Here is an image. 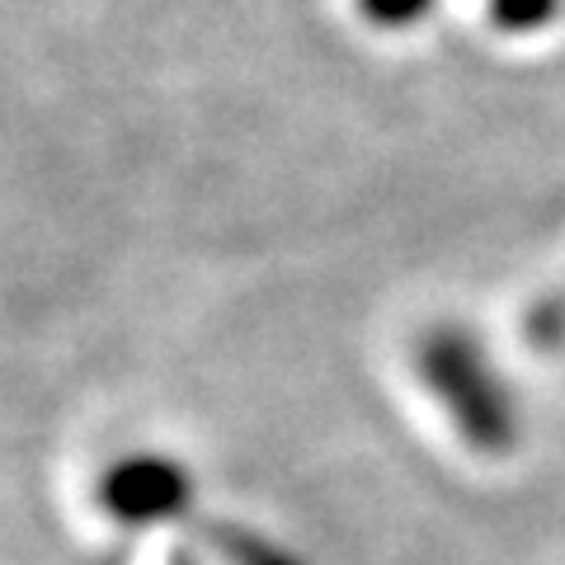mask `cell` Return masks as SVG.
I'll return each instance as SVG.
<instances>
[{
    "label": "cell",
    "instance_id": "1",
    "mask_svg": "<svg viewBox=\"0 0 565 565\" xmlns=\"http://www.w3.org/2000/svg\"><path fill=\"white\" fill-rule=\"evenodd\" d=\"M104 504H109V514L128 523H156L184 504V486L166 462H128L104 476Z\"/></svg>",
    "mask_w": 565,
    "mask_h": 565
}]
</instances>
